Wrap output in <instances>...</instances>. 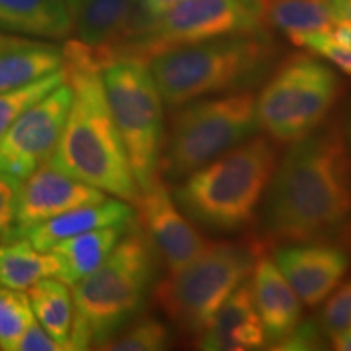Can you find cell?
Wrapping results in <instances>:
<instances>
[{"label": "cell", "mask_w": 351, "mask_h": 351, "mask_svg": "<svg viewBox=\"0 0 351 351\" xmlns=\"http://www.w3.org/2000/svg\"><path fill=\"white\" fill-rule=\"evenodd\" d=\"M261 243L351 244V158L343 121H326L291 143L258 207Z\"/></svg>", "instance_id": "cell-1"}, {"label": "cell", "mask_w": 351, "mask_h": 351, "mask_svg": "<svg viewBox=\"0 0 351 351\" xmlns=\"http://www.w3.org/2000/svg\"><path fill=\"white\" fill-rule=\"evenodd\" d=\"M62 52L73 99L47 163L116 199L137 204L140 189L101 78L103 59L80 41L69 43Z\"/></svg>", "instance_id": "cell-2"}, {"label": "cell", "mask_w": 351, "mask_h": 351, "mask_svg": "<svg viewBox=\"0 0 351 351\" xmlns=\"http://www.w3.org/2000/svg\"><path fill=\"white\" fill-rule=\"evenodd\" d=\"M278 47L267 29L169 47L147 62L166 106L244 91L267 80Z\"/></svg>", "instance_id": "cell-3"}, {"label": "cell", "mask_w": 351, "mask_h": 351, "mask_svg": "<svg viewBox=\"0 0 351 351\" xmlns=\"http://www.w3.org/2000/svg\"><path fill=\"white\" fill-rule=\"evenodd\" d=\"M158 258L147 232L132 223L101 267L73 285L72 350H101L142 313Z\"/></svg>", "instance_id": "cell-4"}, {"label": "cell", "mask_w": 351, "mask_h": 351, "mask_svg": "<svg viewBox=\"0 0 351 351\" xmlns=\"http://www.w3.org/2000/svg\"><path fill=\"white\" fill-rule=\"evenodd\" d=\"M278 150L267 135H252L176 182L178 207L194 225L234 232L252 221L274 174Z\"/></svg>", "instance_id": "cell-5"}, {"label": "cell", "mask_w": 351, "mask_h": 351, "mask_svg": "<svg viewBox=\"0 0 351 351\" xmlns=\"http://www.w3.org/2000/svg\"><path fill=\"white\" fill-rule=\"evenodd\" d=\"M251 90L207 96L174 108L166 127L160 178L179 182L258 130Z\"/></svg>", "instance_id": "cell-6"}, {"label": "cell", "mask_w": 351, "mask_h": 351, "mask_svg": "<svg viewBox=\"0 0 351 351\" xmlns=\"http://www.w3.org/2000/svg\"><path fill=\"white\" fill-rule=\"evenodd\" d=\"M262 254L261 241L208 244L194 262L153 287L158 306L182 333L200 335L231 293L251 278Z\"/></svg>", "instance_id": "cell-7"}, {"label": "cell", "mask_w": 351, "mask_h": 351, "mask_svg": "<svg viewBox=\"0 0 351 351\" xmlns=\"http://www.w3.org/2000/svg\"><path fill=\"white\" fill-rule=\"evenodd\" d=\"M341 88L340 77L315 57H288L267 77L257 95L258 130L280 145L304 138L328 119Z\"/></svg>", "instance_id": "cell-8"}, {"label": "cell", "mask_w": 351, "mask_h": 351, "mask_svg": "<svg viewBox=\"0 0 351 351\" xmlns=\"http://www.w3.org/2000/svg\"><path fill=\"white\" fill-rule=\"evenodd\" d=\"M114 122L140 192L160 176L165 143L163 98L145 60L119 56L101 70Z\"/></svg>", "instance_id": "cell-9"}, {"label": "cell", "mask_w": 351, "mask_h": 351, "mask_svg": "<svg viewBox=\"0 0 351 351\" xmlns=\"http://www.w3.org/2000/svg\"><path fill=\"white\" fill-rule=\"evenodd\" d=\"M263 29L258 0H184L140 26L119 56L147 60L169 47Z\"/></svg>", "instance_id": "cell-10"}, {"label": "cell", "mask_w": 351, "mask_h": 351, "mask_svg": "<svg viewBox=\"0 0 351 351\" xmlns=\"http://www.w3.org/2000/svg\"><path fill=\"white\" fill-rule=\"evenodd\" d=\"M72 99V86L64 82L13 121L0 137V173L23 181L51 160Z\"/></svg>", "instance_id": "cell-11"}, {"label": "cell", "mask_w": 351, "mask_h": 351, "mask_svg": "<svg viewBox=\"0 0 351 351\" xmlns=\"http://www.w3.org/2000/svg\"><path fill=\"white\" fill-rule=\"evenodd\" d=\"M106 199L104 192L44 163L20 181L15 215L5 241L20 239L26 230L57 215Z\"/></svg>", "instance_id": "cell-12"}, {"label": "cell", "mask_w": 351, "mask_h": 351, "mask_svg": "<svg viewBox=\"0 0 351 351\" xmlns=\"http://www.w3.org/2000/svg\"><path fill=\"white\" fill-rule=\"evenodd\" d=\"M137 205L143 230L168 274L187 267L208 247L207 238L195 230L194 223L178 207L161 178H156L150 187L140 192Z\"/></svg>", "instance_id": "cell-13"}, {"label": "cell", "mask_w": 351, "mask_h": 351, "mask_svg": "<svg viewBox=\"0 0 351 351\" xmlns=\"http://www.w3.org/2000/svg\"><path fill=\"white\" fill-rule=\"evenodd\" d=\"M271 258L307 307L326 301L351 267L350 252L328 243L282 244Z\"/></svg>", "instance_id": "cell-14"}, {"label": "cell", "mask_w": 351, "mask_h": 351, "mask_svg": "<svg viewBox=\"0 0 351 351\" xmlns=\"http://www.w3.org/2000/svg\"><path fill=\"white\" fill-rule=\"evenodd\" d=\"M78 41L108 62L138 28V0H70Z\"/></svg>", "instance_id": "cell-15"}, {"label": "cell", "mask_w": 351, "mask_h": 351, "mask_svg": "<svg viewBox=\"0 0 351 351\" xmlns=\"http://www.w3.org/2000/svg\"><path fill=\"white\" fill-rule=\"evenodd\" d=\"M249 285L265 332L267 345H271L269 348H274L301 322L302 302L275 265L274 258L263 254L254 265Z\"/></svg>", "instance_id": "cell-16"}, {"label": "cell", "mask_w": 351, "mask_h": 351, "mask_svg": "<svg viewBox=\"0 0 351 351\" xmlns=\"http://www.w3.org/2000/svg\"><path fill=\"white\" fill-rule=\"evenodd\" d=\"M197 346L207 351L265 348V332L254 304L249 280L231 293L205 330L197 335Z\"/></svg>", "instance_id": "cell-17"}, {"label": "cell", "mask_w": 351, "mask_h": 351, "mask_svg": "<svg viewBox=\"0 0 351 351\" xmlns=\"http://www.w3.org/2000/svg\"><path fill=\"white\" fill-rule=\"evenodd\" d=\"M132 221H135V213L127 202L106 199L101 204L69 210L38 223L26 230L21 238L29 241L38 251L49 252L56 244L82 232L114 225H129Z\"/></svg>", "instance_id": "cell-18"}, {"label": "cell", "mask_w": 351, "mask_h": 351, "mask_svg": "<svg viewBox=\"0 0 351 351\" xmlns=\"http://www.w3.org/2000/svg\"><path fill=\"white\" fill-rule=\"evenodd\" d=\"M0 29L62 39L73 29L69 0H0Z\"/></svg>", "instance_id": "cell-19"}, {"label": "cell", "mask_w": 351, "mask_h": 351, "mask_svg": "<svg viewBox=\"0 0 351 351\" xmlns=\"http://www.w3.org/2000/svg\"><path fill=\"white\" fill-rule=\"evenodd\" d=\"M132 223L98 228L56 244L51 249L60 263V270L56 278L73 287L85 276L93 274L111 256L114 247L132 226Z\"/></svg>", "instance_id": "cell-20"}, {"label": "cell", "mask_w": 351, "mask_h": 351, "mask_svg": "<svg viewBox=\"0 0 351 351\" xmlns=\"http://www.w3.org/2000/svg\"><path fill=\"white\" fill-rule=\"evenodd\" d=\"M265 29H276L289 41L324 33L335 23L330 0H258Z\"/></svg>", "instance_id": "cell-21"}, {"label": "cell", "mask_w": 351, "mask_h": 351, "mask_svg": "<svg viewBox=\"0 0 351 351\" xmlns=\"http://www.w3.org/2000/svg\"><path fill=\"white\" fill-rule=\"evenodd\" d=\"M62 69L64 52L51 44L29 41L23 46L2 51L0 52V95L19 90Z\"/></svg>", "instance_id": "cell-22"}, {"label": "cell", "mask_w": 351, "mask_h": 351, "mask_svg": "<svg viewBox=\"0 0 351 351\" xmlns=\"http://www.w3.org/2000/svg\"><path fill=\"white\" fill-rule=\"evenodd\" d=\"M60 270L54 252H41L25 238L0 244V285L12 289H28L43 278L57 276Z\"/></svg>", "instance_id": "cell-23"}, {"label": "cell", "mask_w": 351, "mask_h": 351, "mask_svg": "<svg viewBox=\"0 0 351 351\" xmlns=\"http://www.w3.org/2000/svg\"><path fill=\"white\" fill-rule=\"evenodd\" d=\"M33 314L52 339L72 350L70 333L73 324V300L67 283L43 278L28 288Z\"/></svg>", "instance_id": "cell-24"}, {"label": "cell", "mask_w": 351, "mask_h": 351, "mask_svg": "<svg viewBox=\"0 0 351 351\" xmlns=\"http://www.w3.org/2000/svg\"><path fill=\"white\" fill-rule=\"evenodd\" d=\"M171 345V330L156 317L134 319L112 337L101 350L109 351H160Z\"/></svg>", "instance_id": "cell-25"}, {"label": "cell", "mask_w": 351, "mask_h": 351, "mask_svg": "<svg viewBox=\"0 0 351 351\" xmlns=\"http://www.w3.org/2000/svg\"><path fill=\"white\" fill-rule=\"evenodd\" d=\"M33 320L34 314L28 295L21 289L0 285V348L13 351Z\"/></svg>", "instance_id": "cell-26"}, {"label": "cell", "mask_w": 351, "mask_h": 351, "mask_svg": "<svg viewBox=\"0 0 351 351\" xmlns=\"http://www.w3.org/2000/svg\"><path fill=\"white\" fill-rule=\"evenodd\" d=\"M67 82V73L65 69L59 72L51 73V75L41 78V80L29 83L19 90L8 91V93L0 95V137L5 134L8 127L13 124V121L20 116L25 109H28L32 104L44 98L47 93H51L54 88Z\"/></svg>", "instance_id": "cell-27"}, {"label": "cell", "mask_w": 351, "mask_h": 351, "mask_svg": "<svg viewBox=\"0 0 351 351\" xmlns=\"http://www.w3.org/2000/svg\"><path fill=\"white\" fill-rule=\"evenodd\" d=\"M319 326L328 341L351 330V280L328 295L320 311Z\"/></svg>", "instance_id": "cell-28"}, {"label": "cell", "mask_w": 351, "mask_h": 351, "mask_svg": "<svg viewBox=\"0 0 351 351\" xmlns=\"http://www.w3.org/2000/svg\"><path fill=\"white\" fill-rule=\"evenodd\" d=\"M328 340L324 335L322 328H320L319 322L314 320H306V322H300L287 339L276 343L271 350H324L327 348Z\"/></svg>", "instance_id": "cell-29"}, {"label": "cell", "mask_w": 351, "mask_h": 351, "mask_svg": "<svg viewBox=\"0 0 351 351\" xmlns=\"http://www.w3.org/2000/svg\"><path fill=\"white\" fill-rule=\"evenodd\" d=\"M293 44L307 47V49L315 52V54L326 57L328 62H332L337 69H340L346 75H351V49L333 46V44L324 38V33L304 34V36L295 39Z\"/></svg>", "instance_id": "cell-30"}, {"label": "cell", "mask_w": 351, "mask_h": 351, "mask_svg": "<svg viewBox=\"0 0 351 351\" xmlns=\"http://www.w3.org/2000/svg\"><path fill=\"white\" fill-rule=\"evenodd\" d=\"M20 181L0 173V241H5L13 223Z\"/></svg>", "instance_id": "cell-31"}, {"label": "cell", "mask_w": 351, "mask_h": 351, "mask_svg": "<svg viewBox=\"0 0 351 351\" xmlns=\"http://www.w3.org/2000/svg\"><path fill=\"white\" fill-rule=\"evenodd\" d=\"M67 346L52 339L36 319L26 327L23 335L16 341L13 351H64Z\"/></svg>", "instance_id": "cell-32"}, {"label": "cell", "mask_w": 351, "mask_h": 351, "mask_svg": "<svg viewBox=\"0 0 351 351\" xmlns=\"http://www.w3.org/2000/svg\"><path fill=\"white\" fill-rule=\"evenodd\" d=\"M181 2H184V0H138V28L142 25L148 23V21L155 20L156 16L163 15L165 12H168L169 8H173Z\"/></svg>", "instance_id": "cell-33"}, {"label": "cell", "mask_w": 351, "mask_h": 351, "mask_svg": "<svg viewBox=\"0 0 351 351\" xmlns=\"http://www.w3.org/2000/svg\"><path fill=\"white\" fill-rule=\"evenodd\" d=\"M324 38L333 46L351 49V23L350 21L337 20L327 32H324Z\"/></svg>", "instance_id": "cell-34"}, {"label": "cell", "mask_w": 351, "mask_h": 351, "mask_svg": "<svg viewBox=\"0 0 351 351\" xmlns=\"http://www.w3.org/2000/svg\"><path fill=\"white\" fill-rule=\"evenodd\" d=\"M330 7L335 20H343L351 23V0H330Z\"/></svg>", "instance_id": "cell-35"}, {"label": "cell", "mask_w": 351, "mask_h": 351, "mask_svg": "<svg viewBox=\"0 0 351 351\" xmlns=\"http://www.w3.org/2000/svg\"><path fill=\"white\" fill-rule=\"evenodd\" d=\"M28 39H21V38H10V36H2L0 34V52L7 51V49H13V47L23 46V44H28Z\"/></svg>", "instance_id": "cell-36"}, {"label": "cell", "mask_w": 351, "mask_h": 351, "mask_svg": "<svg viewBox=\"0 0 351 351\" xmlns=\"http://www.w3.org/2000/svg\"><path fill=\"white\" fill-rule=\"evenodd\" d=\"M330 345L339 351H351V330L343 333V335L337 337V339H333L330 341Z\"/></svg>", "instance_id": "cell-37"}, {"label": "cell", "mask_w": 351, "mask_h": 351, "mask_svg": "<svg viewBox=\"0 0 351 351\" xmlns=\"http://www.w3.org/2000/svg\"><path fill=\"white\" fill-rule=\"evenodd\" d=\"M343 132H345L346 147H348V153H350V158H351V108H350V111L346 112V116L343 119Z\"/></svg>", "instance_id": "cell-38"}, {"label": "cell", "mask_w": 351, "mask_h": 351, "mask_svg": "<svg viewBox=\"0 0 351 351\" xmlns=\"http://www.w3.org/2000/svg\"><path fill=\"white\" fill-rule=\"evenodd\" d=\"M0 350H2V348H0Z\"/></svg>", "instance_id": "cell-39"}]
</instances>
